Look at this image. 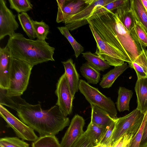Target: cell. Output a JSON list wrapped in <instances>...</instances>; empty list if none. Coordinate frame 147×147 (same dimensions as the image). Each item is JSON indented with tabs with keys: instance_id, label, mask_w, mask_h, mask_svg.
Returning <instances> with one entry per match:
<instances>
[{
	"instance_id": "obj_40",
	"label": "cell",
	"mask_w": 147,
	"mask_h": 147,
	"mask_svg": "<svg viewBox=\"0 0 147 147\" xmlns=\"http://www.w3.org/2000/svg\"><path fill=\"white\" fill-rule=\"evenodd\" d=\"M143 5L147 11V0H141Z\"/></svg>"
},
{
	"instance_id": "obj_12",
	"label": "cell",
	"mask_w": 147,
	"mask_h": 147,
	"mask_svg": "<svg viewBox=\"0 0 147 147\" xmlns=\"http://www.w3.org/2000/svg\"><path fill=\"white\" fill-rule=\"evenodd\" d=\"M90 0H57L58 11L56 22H64L70 16L81 11L89 3Z\"/></svg>"
},
{
	"instance_id": "obj_9",
	"label": "cell",
	"mask_w": 147,
	"mask_h": 147,
	"mask_svg": "<svg viewBox=\"0 0 147 147\" xmlns=\"http://www.w3.org/2000/svg\"><path fill=\"white\" fill-rule=\"evenodd\" d=\"M0 115L6 122L7 126L11 127L19 138L23 140L32 141L38 138L33 129L19 120L1 105Z\"/></svg>"
},
{
	"instance_id": "obj_26",
	"label": "cell",
	"mask_w": 147,
	"mask_h": 147,
	"mask_svg": "<svg viewBox=\"0 0 147 147\" xmlns=\"http://www.w3.org/2000/svg\"><path fill=\"white\" fill-rule=\"evenodd\" d=\"M107 128L97 125L91 122H90L86 131L90 138L94 146L100 143Z\"/></svg>"
},
{
	"instance_id": "obj_41",
	"label": "cell",
	"mask_w": 147,
	"mask_h": 147,
	"mask_svg": "<svg viewBox=\"0 0 147 147\" xmlns=\"http://www.w3.org/2000/svg\"><path fill=\"white\" fill-rule=\"evenodd\" d=\"M0 147H2L0 146Z\"/></svg>"
},
{
	"instance_id": "obj_36",
	"label": "cell",
	"mask_w": 147,
	"mask_h": 147,
	"mask_svg": "<svg viewBox=\"0 0 147 147\" xmlns=\"http://www.w3.org/2000/svg\"><path fill=\"white\" fill-rule=\"evenodd\" d=\"M94 145L91 140L85 131L71 147H92Z\"/></svg>"
},
{
	"instance_id": "obj_5",
	"label": "cell",
	"mask_w": 147,
	"mask_h": 147,
	"mask_svg": "<svg viewBox=\"0 0 147 147\" xmlns=\"http://www.w3.org/2000/svg\"><path fill=\"white\" fill-rule=\"evenodd\" d=\"M144 117V114L136 109L127 115L117 118L111 139V146H113L126 134L135 135L141 125Z\"/></svg>"
},
{
	"instance_id": "obj_6",
	"label": "cell",
	"mask_w": 147,
	"mask_h": 147,
	"mask_svg": "<svg viewBox=\"0 0 147 147\" xmlns=\"http://www.w3.org/2000/svg\"><path fill=\"white\" fill-rule=\"evenodd\" d=\"M78 90L90 104H93L104 110L113 119L117 118L115 104L110 97H107L97 88L82 79L80 80Z\"/></svg>"
},
{
	"instance_id": "obj_43",
	"label": "cell",
	"mask_w": 147,
	"mask_h": 147,
	"mask_svg": "<svg viewBox=\"0 0 147 147\" xmlns=\"http://www.w3.org/2000/svg\"></svg>"
},
{
	"instance_id": "obj_15",
	"label": "cell",
	"mask_w": 147,
	"mask_h": 147,
	"mask_svg": "<svg viewBox=\"0 0 147 147\" xmlns=\"http://www.w3.org/2000/svg\"><path fill=\"white\" fill-rule=\"evenodd\" d=\"M68 85L72 96L74 98L78 90L79 76L76 69L75 64L71 58L66 61H62Z\"/></svg>"
},
{
	"instance_id": "obj_10",
	"label": "cell",
	"mask_w": 147,
	"mask_h": 147,
	"mask_svg": "<svg viewBox=\"0 0 147 147\" xmlns=\"http://www.w3.org/2000/svg\"><path fill=\"white\" fill-rule=\"evenodd\" d=\"M55 93L57 97L56 105L66 117L71 114L74 98L71 95L65 72L58 81Z\"/></svg>"
},
{
	"instance_id": "obj_23",
	"label": "cell",
	"mask_w": 147,
	"mask_h": 147,
	"mask_svg": "<svg viewBox=\"0 0 147 147\" xmlns=\"http://www.w3.org/2000/svg\"><path fill=\"white\" fill-rule=\"evenodd\" d=\"M118 94L116 103L118 110L119 112L129 111V101L133 94L132 91L124 87H120Z\"/></svg>"
},
{
	"instance_id": "obj_20",
	"label": "cell",
	"mask_w": 147,
	"mask_h": 147,
	"mask_svg": "<svg viewBox=\"0 0 147 147\" xmlns=\"http://www.w3.org/2000/svg\"><path fill=\"white\" fill-rule=\"evenodd\" d=\"M129 66L126 63L116 67L103 75L99 85L103 88L111 87L117 78L122 74Z\"/></svg>"
},
{
	"instance_id": "obj_35",
	"label": "cell",
	"mask_w": 147,
	"mask_h": 147,
	"mask_svg": "<svg viewBox=\"0 0 147 147\" xmlns=\"http://www.w3.org/2000/svg\"><path fill=\"white\" fill-rule=\"evenodd\" d=\"M116 119H114L110 125L107 127L106 130L99 143L107 146H111V139L115 127Z\"/></svg>"
},
{
	"instance_id": "obj_33",
	"label": "cell",
	"mask_w": 147,
	"mask_h": 147,
	"mask_svg": "<svg viewBox=\"0 0 147 147\" xmlns=\"http://www.w3.org/2000/svg\"><path fill=\"white\" fill-rule=\"evenodd\" d=\"M2 147H29V144L16 137H5L0 139Z\"/></svg>"
},
{
	"instance_id": "obj_42",
	"label": "cell",
	"mask_w": 147,
	"mask_h": 147,
	"mask_svg": "<svg viewBox=\"0 0 147 147\" xmlns=\"http://www.w3.org/2000/svg\"><path fill=\"white\" fill-rule=\"evenodd\" d=\"M146 147H147V146Z\"/></svg>"
},
{
	"instance_id": "obj_7",
	"label": "cell",
	"mask_w": 147,
	"mask_h": 147,
	"mask_svg": "<svg viewBox=\"0 0 147 147\" xmlns=\"http://www.w3.org/2000/svg\"><path fill=\"white\" fill-rule=\"evenodd\" d=\"M89 26L96 42V55L106 61L110 66L115 67L121 65L125 61L129 64L131 63L129 59L101 38L90 25L89 24Z\"/></svg>"
},
{
	"instance_id": "obj_17",
	"label": "cell",
	"mask_w": 147,
	"mask_h": 147,
	"mask_svg": "<svg viewBox=\"0 0 147 147\" xmlns=\"http://www.w3.org/2000/svg\"><path fill=\"white\" fill-rule=\"evenodd\" d=\"M113 11L128 31L131 32L134 29L137 20L130 8V5L117 8Z\"/></svg>"
},
{
	"instance_id": "obj_19",
	"label": "cell",
	"mask_w": 147,
	"mask_h": 147,
	"mask_svg": "<svg viewBox=\"0 0 147 147\" xmlns=\"http://www.w3.org/2000/svg\"><path fill=\"white\" fill-rule=\"evenodd\" d=\"M91 108L90 122L102 126L107 127L114 119L105 111L94 105L90 104Z\"/></svg>"
},
{
	"instance_id": "obj_24",
	"label": "cell",
	"mask_w": 147,
	"mask_h": 147,
	"mask_svg": "<svg viewBox=\"0 0 147 147\" xmlns=\"http://www.w3.org/2000/svg\"><path fill=\"white\" fill-rule=\"evenodd\" d=\"M83 57L88 63L98 71H104L110 67V66L97 55L90 51L82 53Z\"/></svg>"
},
{
	"instance_id": "obj_21",
	"label": "cell",
	"mask_w": 147,
	"mask_h": 147,
	"mask_svg": "<svg viewBox=\"0 0 147 147\" xmlns=\"http://www.w3.org/2000/svg\"><path fill=\"white\" fill-rule=\"evenodd\" d=\"M129 66L135 70L138 79L147 78V50L144 48Z\"/></svg>"
},
{
	"instance_id": "obj_18",
	"label": "cell",
	"mask_w": 147,
	"mask_h": 147,
	"mask_svg": "<svg viewBox=\"0 0 147 147\" xmlns=\"http://www.w3.org/2000/svg\"><path fill=\"white\" fill-rule=\"evenodd\" d=\"M130 5V0H114L113 1L104 6L98 7L95 9L87 19V20L88 22L106 13L114 10L119 8Z\"/></svg>"
},
{
	"instance_id": "obj_11",
	"label": "cell",
	"mask_w": 147,
	"mask_h": 147,
	"mask_svg": "<svg viewBox=\"0 0 147 147\" xmlns=\"http://www.w3.org/2000/svg\"><path fill=\"white\" fill-rule=\"evenodd\" d=\"M16 15L7 7L4 0H0V40L7 36H12L18 28Z\"/></svg>"
},
{
	"instance_id": "obj_34",
	"label": "cell",
	"mask_w": 147,
	"mask_h": 147,
	"mask_svg": "<svg viewBox=\"0 0 147 147\" xmlns=\"http://www.w3.org/2000/svg\"><path fill=\"white\" fill-rule=\"evenodd\" d=\"M134 30L137 38L142 45L147 47V33L138 20L134 27Z\"/></svg>"
},
{
	"instance_id": "obj_30",
	"label": "cell",
	"mask_w": 147,
	"mask_h": 147,
	"mask_svg": "<svg viewBox=\"0 0 147 147\" xmlns=\"http://www.w3.org/2000/svg\"><path fill=\"white\" fill-rule=\"evenodd\" d=\"M57 28L70 43L74 51L75 56L76 58H78L84 51V47L71 36L67 27L66 26L58 27Z\"/></svg>"
},
{
	"instance_id": "obj_32",
	"label": "cell",
	"mask_w": 147,
	"mask_h": 147,
	"mask_svg": "<svg viewBox=\"0 0 147 147\" xmlns=\"http://www.w3.org/2000/svg\"><path fill=\"white\" fill-rule=\"evenodd\" d=\"M10 7L18 13L26 12L31 9L33 5L29 0H9Z\"/></svg>"
},
{
	"instance_id": "obj_2",
	"label": "cell",
	"mask_w": 147,
	"mask_h": 147,
	"mask_svg": "<svg viewBox=\"0 0 147 147\" xmlns=\"http://www.w3.org/2000/svg\"><path fill=\"white\" fill-rule=\"evenodd\" d=\"M16 111L20 120L40 136H55L70 123L69 118L56 105L45 110L40 103L33 105L25 100L19 104Z\"/></svg>"
},
{
	"instance_id": "obj_16",
	"label": "cell",
	"mask_w": 147,
	"mask_h": 147,
	"mask_svg": "<svg viewBox=\"0 0 147 147\" xmlns=\"http://www.w3.org/2000/svg\"><path fill=\"white\" fill-rule=\"evenodd\" d=\"M137 109L144 114L147 111V78L138 79L135 87Z\"/></svg>"
},
{
	"instance_id": "obj_25",
	"label": "cell",
	"mask_w": 147,
	"mask_h": 147,
	"mask_svg": "<svg viewBox=\"0 0 147 147\" xmlns=\"http://www.w3.org/2000/svg\"><path fill=\"white\" fill-rule=\"evenodd\" d=\"M80 70L88 84H97L99 82L100 74L99 71L90 66L87 62L82 64Z\"/></svg>"
},
{
	"instance_id": "obj_4",
	"label": "cell",
	"mask_w": 147,
	"mask_h": 147,
	"mask_svg": "<svg viewBox=\"0 0 147 147\" xmlns=\"http://www.w3.org/2000/svg\"><path fill=\"white\" fill-rule=\"evenodd\" d=\"M33 67L12 57L9 88L6 96L9 97L22 95L28 87Z\"/></svg>"
},
{
	"instance_id": "obj_13",
	"label": "cell",
	"mask_w": 147,
	"mask_h": 147,
	"mask_svg": "<svg viewBox=\"0 0 147 147\" xmlns=\"http://www.w3.org/2000/svg\"><path fill=\"white\" fill-rule=\"evenodd\" d=\"M85 120L82 116L75 115L63 137L60 143L61 147H71L82 136Z\"/></svg>"
},
{
	"instance_id": "obj_28",
	"label": "cell",
	"mask_w": 147,
	"mask_h": 147,
	"mask_svg": "<svg viewBox=\"0 0 147 147\" xmlns=\"http://www.w3.org/2000/svg\"><path fill=\"white\" fill-rule=\"evenodd\" d=\"M32 147H61L55 136H40L32 144Z\"/></svg>"
},
{
	"instance_id": "obj_38",
	"label": "cell",
	"mask_w": 147,
	"mask_h": 147,
	"mask_svg": "<svg viewBox=\"0 0 147 147\" xmlns=\"http://www.w3.org/2000/svg\"><path fill=\"white\" fill-rule=\"evenodd\" d=\"M145 123L143 134L139 147H146L147 146V111L144 114Z\"/></svg>"
},
{
	"instance_id": "obj_1",
	"label": "cell",
	"mask_w": 147,
	"mask_h": 147,
	"mask_svg": "<svg viewBox=\"0 0 147 147\" xmlns=\"http://www.w3.org/2000/svg\"><path fill=\"white\" fill-rule=\"evenodd\" d=\"M98 35L133 62L144 49L136 35L134 28L129 32L113 11L88 22Z\"/></svg>"
},
{
	"instance_id": "obj_3",
	"label": "cell",
	"mask_w": 147,
	"mask_h": 147,
	"mask_svg": "<svg viewBox=\"0 0 147 147\" xmlns=\"http://www.w3.org/2000/svg\"><path fill=\"white\" fill-rule=\"evenodd\" d=\"M13 58L34 67L49 61H54L55 48L45 40L28 39L22 34L15 33L9 37L6 45Z\"/></svg>"
},
{
	"instance_id": "obj_39",
	"label": "cell",
	"mask_w": 147,
	"mask_h": 147,
	"mask_svg": "<svg viewBox=\"0 0 147 147\" xmlns=\"http://www.w3.org/2000/svg\"><path fill=\"white\" fill-rule=\"evenodd\" d=\"M92 147H113L111 145L107 146L106 145L99 143L98 144L93 146Z\"/></svg>"
},
{
	"instance_id": "obj_14",
	"label": "cell",
	"mask_w": 147,
	"mask_h": 147,
	"mask_svg": "<svg viewBox=\"0 0 147 147\" xmlns=\"http://www.w3.org/2000/svg\"><path fill=\"white\" fill-rule=\"evenodd\" d=\"M12 57L7 46L0 47V88L7 90L10 84Z\"/></svg>"
},
{
	"instance_id": "obj_31",
	"label": "cell",
	"mask_w": 147,
	"mask_h": 147,
	"mask_svg": "<svg viewBox=\"0 0 147 147\" xmlns=\"http://www.w3.org/2000/svg\"><path fill=\"white\" fill-rule=\"evenodd\" d=\"M32 22L37 39H47V36L50 32L49 25L43 20L38 22L32 19Z\"/></svg>"
},
{
	"instance_id": "obj_22",
	"label": "cell",
	"mask_w": 147,
	"mask_h": 147,
	"mask_svg": "<svg viewBox=\"0 0 147 147\" xmlns=\"http://www.w3.org/2000/svg\"><path fill=\"white\" fill-rule=\"evenodd\" d=\"M130 8L147 33V12L141 0H130Z\"/></svg>"
},
{
	"instance_id": "obj_27",
	"label": "cell",
	"mask_w": 147,
	"mask_h": 147,
	"mask_svg": "<svg viewBox=\"0 0 147 147\" xmlns=\"http://www.w3.org/2000/svg\"><path fill=\"white\" fill-rule=\"evenodd\" d=\"M18 17L23 30L30 39L34 40L36 38L32 19L28 14L26 12L18 13Z\"/></svg>"
},
{
	"instance_id": "obj_37",
	"label": "cell",
	"mask_w": 147,
	"mask_h": 147,
	"mask_svg": "<svg viewBox=\"0 0 147 147\" xmlns=\"http://www.w3.org/2000/svg\"><path fill=\"white\" fill-rule=\"evenodd\" d=\"M134 135L129 134H125L119 139L113 147H126Z\"/></svg>"
},
{
	"instance_id": "obj_29",
	"label": "cell",
	"mask_w": 147,
	"mask_h": 147,
	"mask_svg": "<svg viewBox=\"0 0 147 147\" xmlns=\"http://www.w3.org/2000/svg\"><path fill=\"white\" fill-rule=\"evenodd\" d=\"M0 89V105L7 106L16 111L19 104L25 100L21 97V96H7L5 94L6 90Z\"/></svg>"
},
{
	"instance_id": "obj_8",
	"label": "cell",
	"mask_w": 147,
	"mask_h": 147,
	"mask_svg": "<svg viewBox=\"0 0 147 147\" xmlns=\"http://www.w3.org/2000/svg\"><path fill=\"white\" fill-rule=\"evenodd\" d=\"M114 0H90L81 11L70 16L64 22L65 26L72 31L88 24L87 19L96 8L104 6Z\"/></svg>"
}]
</instances>
